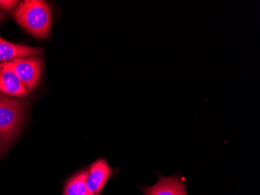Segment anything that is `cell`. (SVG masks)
Wrapping results in <instances>:
<instances>
[{"label": "cell", "mask_w": 260, "mask_h": 195, "mask_svg": "<svg viewBox=\"0 0 260 195\" xmlns=\"http://www.w3.org/2000/svg\"><path fill=\"white\" fill-rule=\"evenodd\" d=\"M20 27L35 37L46 39L52 26V12L49 4L40 0H25L14 13Z\"/></svg>", "instance_id": "6da1fadb"}, {"label": "cell", "mask_w": 260, "mask_h": 195, "mask_svg": "<svg viewBox=\"0 0 260 195\" xmlns=\"http://www.w3.org/2000/svg\"><path fill=\"white\" fill-rule=\"evenodd\" d=\"M27 102L0 93V141L6 152L18 137L27 114Z\"/></svg>", "instance_id": "7a4b0ae2"}, {"label": "cell", "mask_w": 260, "mask_h": 195, "mask_svg": "<svg viewBox=\"0 0 260 195\" xmlns=\"http://www.w3.org/2000/svg\"><path fill=\"white\" fill-rule=\"evenodd\" d=\"M42 52V48L11 43L0 37V63L10 62L16 59L35 57Z\"/></svg>", "instance_id": "52a82bcc"}, {"label": "cell", "mask_w": 260, "mask_h": 195, "mask_svg": "<svg viewBox=\"0 0 260 195\" xmlns=\"http://www.w3.org/2000/svg\"><path fill=\"white\" fill-rule=\"evenodd\" d=\"M88 170H83L69 179L64 186L62 195H89L86 185Z\"/></svg>", "instance_id": "ba28073f"}, {"label": "cell", "mask_w": 260, "mask_h": 195, "mask_svg": "<svg viewBox=\"0 0 260 195\" xmlns=\"http://www.w3.org/2000/svg\"><path fill=\"white\" fill-rule=\"evenodd\" d=\"M113 170L107 161L101 158L90 165L88 169L86 185L89 195H100Z\"/></svg>", "instance_id": "277c9868"}, {"label": "cell", "mask_w": 260, "mask_h": 195, "mask_svg": "<svg viewBox=\"0 0 260 195\" xmlns=\"http://www.w3.org/2000/svg\"><path fill=\"white\" fill-rule=\"evenodd\" d=\"M3 18H4V16H3V14L0 13V20H2Z\"/></svg>", "instance_id": "30bf717a"}, {"label": "cell", "mask_w": 260, "mask_h": 195, "mask_svg": "<svg viewBox=\"0 0 260 195\" xmlns=\"http://www.w3.org/2000/svg\"><path fill=\"white\" fill-rule=\"evenodd\" d=\"M2 149V143H1V141H0V150Z\"/></svg>", "instance_id": "8fae6325"}, {"label": "cell", "mask_w": 260, "mask_h": 195, "mask_svg": "<svg viewBox=\"0 0 260 195\" xmlns=\"http://www.w3.org/2000/svg\"><path fill=\"white\" fill-rule=\"evenodd\" d=\"M158 175V181L154 185L141 187L144 195H188L186 184L179 174L172 177Z\"/></svg>", "instance_id": "5b68a950"}, {"label": "cell", "mask_w": 260, "mask_h": 195, "mask_svg": "<svg viewBox=\"0 0 260 195\" xmlns=\"http://www.w3.org/2000/svg\"><path fill=\"white\" fill-rule=\"evenodd\" d=\"M18 4V1H9V0L4 1V0H0V7L3 10H6V11H10V10H13Z\"/></svg>", "instance_id": "9c48e42d"}, {"label": "cell", "mask_w": 260, "mask_h": 195, "mask_svg": "<svg viewBox=\"0 0 260 195\" xmlns=\"http://www.w3.org/2000/svg\"><path fill=\"white\" fill-rule=\"evenodd\" d=\"M0 93L24 98L28 95V91L15 72L0 65Z\"/></svg>", "instance_id": "8992f818"}, {"label": "cell", "mask_w": 260, "mask_h": 195, "mask_svg": "<svg viewBox=\"0 0 260 195\" xmlns=\"http://www.w3.org/2000/svg\"><path fill=\"white\" fill-rule=\"evenodd\" d=\"M0 65L15 72L28 92L39 83L42 70V60L39 57L16 59L10 62L0 63Z\"/></svg>", "instance_id": "3957f363"}]
</instances>
